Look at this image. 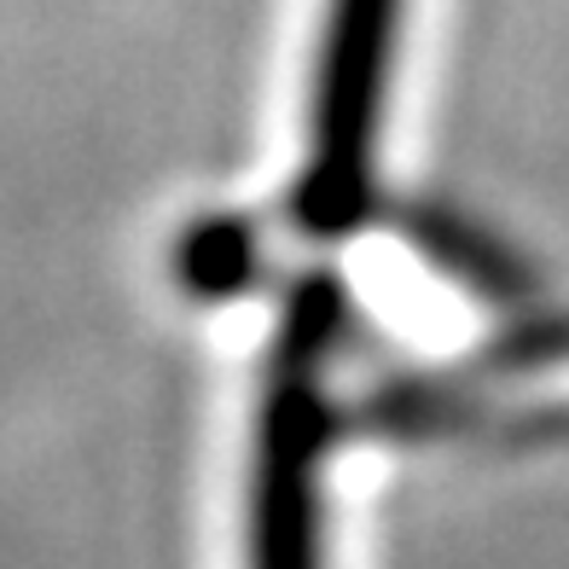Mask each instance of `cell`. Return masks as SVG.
<instances>
[{
	"label": "cell",
	"instance_id": "obj_1",
	"mask_svg": "<svg viewBox=\"0 0 569 569\" xmlns=\"http://www.w3.org/2000/svg\"><path fill=\"white\" fill-rule=\"evenodd\" d=\"M343 331L331 279H302L268 355L250 482V569H320V459L331 442L326 372Z\"/></svg>",
	"mask_w": 569,
	"mask_h": 569
},
{
	"label": "cell",
	"instance_id": "obj_2",
	"mask_svg": "<svg viewBox=\"0 0 569 569\" xmlns=\"http://www.w3.org/2000/svg\"><path fill=\"white\" fill-rule=\"evenodd\" d=\"M396 30L401 0H331L315 117H308V158L297 174V221L315 239H338L367 216Z\"/></svg>",
	"mask_w": 569,
	"mask_h": 569
},
{
	"label": "cell",
	"instance_id": "obj_3",
	"mask_svg": "<svg viewBox=\"0 0 569 569\" xmlns=\"http://www.w3.org/2000/svg\"><path fill=\"white\" fill-rule=\"evenodd\" d=\"M495 367L506 372H558L569 367V326H540V331H517L495 349Z\"/></svg>",
	"mask_w": 569,
	"mask_h": 569
}]
</instances>
